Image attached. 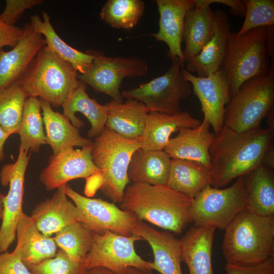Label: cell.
<instances>
[{
	"instance_id": "cell-1",
	"label": "cell",
	"mask_w": 274,
	"mask_h": 274,
	"mask_svg": "<svg viewBox=\"0 0 274 274\" xmlns=\"http://www.w3.org/2000/svg\"><path fill=\"white\" fill-rule=\"evenodd\" d=\"M273 134L261 126L237 132L224 125L209 150L212 186L225 187L261 165Z\"/></svg>"
},
{
	"instance_id": "cell-2",
	"label": "cell",
	"mask_w": 274,
	"mask_h": 274,
	"mask_svg": "<svg viewBox=\"0 0 274 274\" xmlns=\"http://www.w3.org/2000/svg\"><path fill=\"white\" fill-rule=\"evenodd\" d=\"M193 200L166 185L135 182L126 188L121 208L136 219L180 234L192 222L190 209Z\"/></svg>"
},
{
	"instance_id": "cell-3",
	"label": "cell",
	"mask_w": 274,
	"mask_h": 274,
	"mask_svg": "<svg viewBox=\"0 0 274 274\" xmlns=\"http://www.w3.org/2000/svg\"><path fill=\"white\" fill-rule=\"evenodd\" d=\"M224 230L222 252L226 264L251 266L274 257V216L246 209Z\"/></svg>"
},
{
	"instance_id": "cell-4",
	"label": "cell",
	"mask_w": 274,
	"mask_h": 274,
	"mask_svg": "<svg viewBox=\"0 0 274 274\" xmlns=\"http://www.w3.org/2000/svg\"><path fill=\"white\" fill-rule=\"evenodd\" d=\"M78 72L45 45L18 82L28 97L41 98L51 106H62L78 86Z\"/></svg>"
},
{
	"instance_id": "cell-5",
	"label": "cell",
	"mask_w": 274,
	"mask_h": 274,
	"mask_svg": "<svg viewBox=\"0 0 274 274\" xmlns=\"http://www.w3.org/2000/svg\"><path fill=\"white\" fill-rule=\"evenodd\" d=\"M140 139H126L106 128L92 141L91 156L100 170L99 190L113 203H121L130 182L127 170Z\"/></svg>"
},
{
	"instance_id": "cell-6",
	"label": "cell",
	"mask_w": 274,
	"mask_h": 274,
	"mask_svg": "<svg viewBox=\"0 0 274 274\" xmlns=\"http://www.w3.org/2000/svg\"><path fill=\"white\" fill-rule=\"evenodd\" d=\"M266 35V27L251 29L239 36L232 32L221 68L231 96L246 81L268 72Z\"/></svg>"
},
{
	"instance_id": "cell-7",
	"label": "cell",
	"mask_w": 274,
	"mask_h": 274,
	"mask_svg": "<svg viewBox=\"0 0 274 274\" xmlns=\"http://www.w3.org/2000/svg\"><path fill=\"white\" fill-rule=\"evenodd\" d=\"M274 65L263 76L246 81L226 106L224 125L237 132L260 126L274 109Z\"/></svg>"
},
{
	"instance_id": "cell-8",
	"label": "cell",
	"mask_w": 274,
	"mask_h": 274,
	"mask_svg": "<svg viewBox=\"0 0 274 274\" xmlns=\"http://www.w3.org/2000/svg\"><path fill=\"white\" fill-rule=\"evenodd\" d=\"M246 209L247 196L243 176L227 188L207 186L193 198L190 215L195 227L212 226L224 230Z\"/></svg>"
},
{
	"instance_id": "cell-9",
	"label": "cell",
	"mask_w": 274,
	"mask_h": 274,
	"mask_svg": "<svg viewBox=\"0 0 274 274\" xmlns=\"http://www.w3.org/2000/svg\"><path fill=\"white\" fill-rule=\"evenodd\" d=\"M86 52L92 55L93 59L84 73H78V80L118 102H123L120 88L124 78L142 77L148 71V64L140 58L107 56L102 51L92 49Z\"/></svg>"
},
{
	"instance_id": "cell-10",
	"label": "cell",
	"mask_w": 274,
	"mask_h": 274,
	"mask_svg": "<svg viewBox=\"0 0 274 274\" xmlns=\"http://www.w3.org/2000/svg\"><path fill=\"white\" fill-rule=\"evenodd\" d=\"M184 65L177 57L163 75L139 86L121 92L123 97L142 102L149 112H156L170 115L181 113V101L191 92L190 83L182 74Z\"/></svg>"
},
{
	"instance_id": "cell-11",
	"label": "cell",
	"mask_w": 274,
	"mask_h": 274,
	"mask_svg": "<svg viewBox=\"0 0 274 274\" xmlns=\"http://www.w3.org/2000/svg\"><path fill=\"white\" fill-rule=\"evenodd\" d=\"M93 236L91 248L83 261L87 270L102 267L118 274H127L129 267L151 269L149 262L134 249V243L143 240L141 236L136 234L124 236L109 230L102 234L93 232Z\"/></svg>"
},
{
	"instance_id": "cell-12",
	"label": "cell",
	"mask_w": 274,
	"mask_h": 274,
	"mask_svg": "<svg viewBox=\"0 0 274 274\" xmlns=\"http://www.w3.org/2000/svg\"><path fill=\"white\" fill-rule=\"evenodd\" d=\"M30 158L28 152L19 149L13 163L4 165L0 173L2 185L9 184L4 198V212L0 228V253L8 251L16 236V228L22 211L24 177Z\"/></svg>"
},
{
	"instance_id": "cell-13",
	"label": "cell",
	"mask_w": 274,
	"mask_h": 274,
	"mask_svg": "<svg viewBox=\"0 0 274 274\" xmlns=\"http://www.w3.org/2000/svg\"><path fill=\"white\" fill-rule=\"evenodd\" d=\"M65 193L80 211L81 222L92 232L102 234L109 230L124 236L132 234L136 218L130 213L120 209L113 202L84 196L67 184Z\"/></svg>"
},
{
	"instance_id": "cell-14",
	"label": "cell",
	"mask_w": 274,
	"mask_h": 274,
	"mask_svg": "<svg viewBox=\"0 0 274 274\" xmlns=\"http://www.w3.org/2000/svg\"><path fill=\"white\" fill-rule=\"evenodd\" d=\"M91 149L92 144L80 149L66 148L51 155L48 164L39 175V180L46 190L57 189L73 179L100 176V170L92 160Z\"/></svg>"
},
{
	"instance_id": "cell-15",
	"label": "cell",
	"mask_w": 274,
	"mask_h": 274,
	"mask_svg": "<svg viewBox=\"0 0 274 274\" xmlns=\"http://www.w3.org/2000/svg\"><path fill=\"white\" fill-rule=\"evenodd\" d=\"M182 72L200 101L203 120L218 134L224 126L225 107L231 96L224 73L220 70L207 77H199L188 72L184 65Z\"/></svg>"
},
{
	"instance_id": "cell-16",
	"label": "cell",
	"mask_w": 274,
	"mask_h": 274,
	"mask_svg": "<svg viewBox=\"0 0 274 274\" xmlns=\"http://www.w3.org/2000/svg\"><path fill=\"white\" fill-rule=\"evenodd\" d=\"M22 30L15 47L8 51L0 49V90L18 83L45 45L43 36L34 30L30 22L25 24Z\"/></svg>"
},
{
	"instance_id": "cell-17",
	"label": "cell",
	"mask_w": 274,
	"mask_h": 274,
	"mask_svg": "<svg viewBox=\"0 0 274 274\" xmlns=\"http://www.w3.org/2000/svg\"><path fill=\"white\" fill-rule=\"evenodd\" d=\"M132 234L141 236L151 246L154 261L150 268L160 274H182L180 240L168 231H158L143 221L135 219Z\"/></svg>"
},
{
	"instance_id": "cell-18",
	"label": "cell",
	"mask_w": 274,
	"mask_h": 274,
	"mask_svg": "<svg viewBox=\"0 0 274 274\" xmlns=\"http://www.w3.org/2000/svg\"><path fill=\"white\" fill-rule=\"evenodd\" d=\"M159 13V30L150 35L168 47L167 56L172 60L178 57L184 63L181 43L185 15L195 6L194 0H156Z\"/></svg>"
},
{
	"instance_id": "cell-19",
	"label": "cell",
	"mask_w": 274,
	"mask_h": 274,
	"mask_svg": "<svg viewBox=\"0 0 274 274\" xmlns=\"http://www.w3.org/2000/svg\"><path fill=\"white\" fill-rule=\"evenodd\" d=\"M214 35L210 42L195 57L186 61V70L207 77L220 70L226 53L232 33L227 15L216 10L213 13Z\"/></svg>"
},
{
	"instance_id": "cell-20",
	"label": "cell",
	"mask_w": 274,
	"mask_h": 274,
	"mask_svg": "<svg viewBox=\"0 0 274 274\" xmlns=\"http://www.w3.org/2000/svg\"><path fill=\"white\" fill-rule=\"evenodd\" d=\"M66 185L60 186L51 198L38 204L31 218L38 229L44 235L51 236L66 226L81 222V214L75 205L67 198Z\"/></svg>"
},
{
	"instance_id": "cell-21",
	"label": "cell",
	"mask_w": 274,
	"mask_h": 274,
	"mask_svg": "<svg viewBox=\"0 0 274 274\" xmlns=\"http://www.w3.org/2000/svg\"><path fill=\"white\" fill-rule=\"evenodd\" d=\"M206 120L197 126L179 130L170 138L163 150L172 159H183L198 162L211 169L209 150L216 134L210 130Z\"/></svg>"
},
{
	"instance_id": "cell-22",
	"label": "cell",
	"mask_w": 274,
	"mask_h": 274,
	"mask_svg": "<svg viewBox=\"0 0 274 274\" xmlns=\"http://www.w3.org/2000/svg\"><path fill=\"white\" fill-rule=\"evenodd\" d=\"M16 236L17 241L14 251L28 269L53 257L57 253V246L54 237L43 234L31 217L23 212L17 223Z\"/></svg>"
},
{
	"instance_id": "cell-23",
	"label": "cell",
	"mask_w": 274,
	"mask_h": 274,
	"mask_svg": "<svg viewBox=\"0 0 274 274\" xmlns=\"http://www.w3.org/2000/svg\"><path fill=\"white\" fill-rule=\"evenodd\" d=\"M201 123L187 111L170 115L149 112L146 117L141 147L145 150H163L171 134L179 130L193 128Z\"/></svg>"
},
{
	"instance_id": "cell-24",
	"label": "cell",
	"mask_w": 274,
	"mask_h": 274,
	"mask_svg": "<svg viewBox=\"0 0 274 274\" xmlns=\"http://www.w3.org/2000/svg\"><path fill=\"white\" fill-rule=\"evenodd\" d=\"M216 228L191 227L181 238L182 261L189 274H214L212 255Z\"/></svg>"
},
{
	"instance_id": "cell-25",
	"label": "cell",
	"mask_w": 274,
	"mask_h": 274,
	"mask_svg": "<svg viewBox=\"0 0 274 274\" xmlns=\"http://www.w3.org/2000/svg\"><path fill=\"white\" fill-rule=\"evenodd\" d=\"M195 6L186 13L184 22L183 51L185 62L196 56L214 33L213 12L203 0H194Z\"/></svg>"
},
{
	"instance_id": "cell-26",
	"label": "cell",
	"mask_w": 274,
	"mask_h": 274,
	"mask_svg": "<svg viewBox=\"0 0 274 274\" xmlns=\"http://www.w3.org/2000/svg\"><path fill=\"white\" fill-rule=\"evenodd\" d=\"M108 110L105 127L126 139L143 135L148 109L141 101L127 99L125 102L111 100L105 104Z\"/></svg>"
},
{
	"instance_id": "cell-27",
	"label": "cell",
	"mask_w": 274,
	"mask_h": 274,
	"mask_svg": "<svg viewBox=\"0 0 274 274\" xmlns=\"http://www.w3.org/2000/svg\"><path fill=\"white\" fill-rule=\"evenodd\" d=\"M86 85L79 80L78 86L73 90L62 105L63 114L78 129L84 126L83 122L76 116L82 113L89 120L91 128L87 133L89 138L98 136L105 128L108 110L105 105H100L90 98L86 92Z\"/></svg>"
},
{
	"instance_id": "cell-28",
	"label": "cell",
	"mask_w": 274,
	"mask_h": 274,
	"mask_svg": "<svg viewBox=\"0 0 274 274\" xmlns=\"http://www.w3.org/2000/svg\"><path fill=\"white\" fill-rule=\"evenodd\" d=\"M43 112L47 144L51 147L53 154L68 148L90 145L92 141L82 137L79 129L63 114L54 111L47 101L38 98Z\"/></svg>"
},
{
	"instance_id": "cell-29",
	"label": "cell",
	"mask_w": 274,
	"mask_h": 274,
	"mask_svg": "<svg viewBox=\"0 0 274 274\" xmlns=\"http://www.w3.org/2000/svg\"><path fill=\"white\" fill-rule=\"evenodd\" d=\"M171 158L164 150H136L132 154L127 176L132 183L166 185Z\"/></svg>"
},
{
	"instance_id": "cell-30",
	"label": "cell",
	"mask_w": 274,
	"mask_h": 274,
	"mask_svg": "<svg viewBox=\"0 0 274 274\" xmlns=\"http://www.w3.org/2000/svg\"><path fill=\"white\" fill-rule=\"evenodd\" d=\"M211 169L196 161L171 159L166 186L193 198L212 186Z\"/></svg>"
},
{
	"instance_id": "cell-31",
	"label": "cell",
	"mask_w": 274,
	"mask_h": 274,
	"mask_svg": "<svg viewBox=\"0 0 274 274\" xmlns=\"http://www.w3.org/2000/svg\"><path fill=\"white\" fill-rule=\"evenodd\" d=\"M247 209L263 216H274V172L262 164L244 176Z\"/></svg>"
},
{
	"instance_id": "cell-32",
	"label": "cell",
	"mask_w": 274,
	"mask_h": 274,
	"mask_svg": "<svg viewBox=\"0 0 274 274\" xmlns=\"http://www.w3.org/2000/svg\"><path fill=\"white\" fill-rule=\"evenodd\" d=\"M42 14L43 19L38 14L30 17L29 22L34 30L44 36L46 46L73 66L78 73H84L91 64L92 56L73 48L63 41L54 29L48 13L43 11Z\"/></svg>"
},
{
	"instance_id": "cell-33",
	"label": "cell",
	"mask_w": 274,
	"mask_h": 274,
	"mask_svg": "<svg viewBox=\"0 0 274 274\" xmlns=\"http://www.w3.org/2000/svg\"><path fill=\"white\" fill-rule=\"evenodd\" d=\"M41 110L38 98L29 97L26 99L17 133L20 140L19 149L38 153L41 146L47 144Z\"/></svg>"
},
{
	"instance_id": "cell-34",
	"label": "cell",
	"mask_w": 274,
	"mask_h": 274,
	"mask_svg": "<svg viewBox=\"0 0 274 274\" xmlns=\"http://www.w3.org/2000/svg\"><path fill=\"white\" fill-rule=\"evenodd\" d=\"M57 247L73 261H84L93 243V232L84 223L70 224L55 233L54 237Z\"/></svg>"
},
{
	"instance_id": "cell-35",
	"label": "cell",
	"mask_w": 274,
	"mask_h": 274,
	"mask_svg": "<svg viewBox=\"0 0 274 274\" xmlns=\"http://www.w3.org/2000/svg\"><path fill=\"white\" fill-rule=\"evenodd\" d=\"M145 8L142 0H108L102 7L101 20L110 26L130 29L136 25Z\"/></svg>"
},
{
	"instance_id": "cell-36",
	"label": "cell",
	"mask_w": 274,
	"mask_h": 274,
	"mask_svg": "<svg viewBox=\"0 0 274 274\" xmlns=\"http://www.w3.org/2000/svg\"><path fill=\"white\" fill-rule=\"evenodd\" d=\"M27 98L18 83L0 90V126L11 135L18 132Z\"/></svg>"
},
{
	"instance_id": "cell-37",
	"label": "cell",
	"mask_w": 274,
	"mask_h": 274,
	"mask_svg": "<svg viewBox=\"0 0 274 274\" xmlns=\"http://www.w3.org/2000/svg\"><path fill=\"white\" fill-rule=\"evenodd\" d=\"M245 18L236 35L239 36L251 29L274 26L273 0H246Z\"/></svg>"
},
{
	"instance_id": "cell-38",
	"label": "cell",
	"mask_w": 274,
	"mask_h": 274,
	"mask_svg": "<svg viewBox=\"0 0 274 274\" xmlns=\"http://www.w3.org/2000/svg\"><path fill=\"white\" fill-rule=\"evenodd\" d=\"M31 274H85L87 271L83 262L72 260L61 249L52 258L31 266Z\"/></svg>"
},
{
	"instance_id": "cell-39",
	"label": "cell",
	"mask_w": 274,
	"mask_h": 274,
	"mask_svg": "<svg viewBox=\"0 0 274 274\" xmlns=\"http://www.w3.org/2000/svg\"><path fill=\"white\" fill-rule=\"evenodd\" d=\"M42 0H7L1 17L8 24L15 25L26 10L43 3Z\"/></svg>"
},
{
	"instance_id": "cell-40",
	"label": "cell",
	"mask_w": 274,
	"mask_h": 274,
	"mask_svg": "<svg viewBox=\"0 0 274 274\" xmlns=\"http://www.w3.org/2000/svg\"><path fill=\"white\" fill-rule=\"evenodd\" d=\"M0 274H31L14 250L0 254Z\"/></svg>"
},
{
	"instance_id": "cell-41",
	"label": "cell",
	"mask_w": 274,
	"mask_h": 274,
	"mask_svg": "<svg viewBox=\"0 0 274 274\" xmlns=\"http://www.w3.org/2000/svg\"><path fill=\"white\" fill-rule=\"evenodd\" d=\"M225 270L227 274H274V257L251 266L226 264Z\"/></svg>"
},
{
	"instance_id": "cell-42",
	"label": "cell",
	"mask_w": 274,
	"mask_h": 274,
	"mask_svg": "<svg viewBox=\"0 0 274 274\" xmlns=\"http://www.w3.org/2000/svg\"><path fill=\"white\" fill-rule=\"evenodd\" d=\"M23 33L22 28L5 22L0 16V49L16 46Z\"/></svg>"
},
{
	"instance_id": "cell-43",
	"label": "cell",
	"mask_w": 274,
	"mask_h": 274,
	"mask_svg": "<svg viewBox=\"0 0 274 274\" xmlns=\"http://www.w3.org/2000/svg\"><path fill=\"white\" fill-rule=\"evenodd\" d=\"M208 6L213 3L221 4L229 7L231 13L235 16H245L246 6L244 1L239 0H203Z\"/></svg>"
},
{
	"instance_id": "cell-44",
	"label": "cell",
	"mask_w": 274,
	"mask_h": 274,
	"mask_svg": "<svg viewBox=\"0 0 274 274\" xmlns=\"http://www.w3.org/2000/svg\"><path fill=\"white\" fill-rule=\"evenodd\" d=\"M267 28L266 39V48L268 57L270 58V65H273L274 61V26H268Z\"/></svg>"
},
{
	"instance_id": "cell-45",
	"label": "cell",
	"mask_w": 274,
	"mask_h": 274,
	"mask_svg": "<svg viewBox=\"0 0 274 274\" xmlns=\"http://www.w3.org/2000/svg\"><path fill=\"white\" fill-rule=\"evenodd\" d=\"M261 164L268 168L274 169V145L271 144L265 152Z\"/></svg>"
},
{
	"instance_id": "cell-46",
	"label": "cell",
	"mask_w": 274,
	"mask_h": 274,
	"mask_svg": "<svg viewBox=\"0 0 274 274\" xmlns=\"http://www.w3.org/2000/svg\"><path fill=\"white\" fill-rule=\"evenodd\" d=\"M10 135L11 134L9 132L0 126V162L3 160L5 157L4 146Z\"/></svg>"
},
{
	"instance_id": "cell-47",
	"label": "cell",
	"mask_w": 274,
	"mask_h": 274,
	"mask_svg": "<svg viewBox=\"0 0 274 274\" xmlns=\"http://www.w3.org/2000/svg\"><path fill=\"white\" fill-rule=\"evenodd\" d=\"M85 274H118L105 267H95L87 270Z\"/></svg>"
},
{
	"instance_id": "cell-48",
	"label": "cell",
	"mask_w": 274,
	"mask_h": 274,
	"mask_svg": "<svg viewBox=\"0 0 274 274\" xmlns=\"http://www.w3.org/2000/svg\"><path fill=\"white\" fill-rule=\"evenodd\" d=\"M127 274H155L153 270L148 268H140L134 267H129L127 269Z\"/></svg>"
},
{
	"instance_id": "cell-49",
	"label": "cell",
	"mask_w": 274,
	"mask_h": 274,
	"mask_svg": "<svg viewBox=\"0 0 274 274\" xmlns=\"http://www.w3.org/2000/svg\"><path fill=\"white\" fill-rule=\"evenodd\" d=\"M266 118L267 119V128L274 132V109L268 113Z\"/></svg>"
},
{
	"instance_id": "cell-50",
	"label": "cell",
	"mask_w": 274,
	"mask_h": 274,
	"mask_svg": "<svg viewBox=\"0 0 274 274\" xmlns=\"http://www.w3.org/2000/svg\"><path fill=\"white\" fill-rule=\"evenodd\" d=\"M4 196V195L0 194V219H2L3 216Z\"/></svg>"
}]
</instances>
